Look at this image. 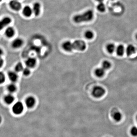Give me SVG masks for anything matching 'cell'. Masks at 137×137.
<instances>
[{
    "label": "cell",
    "instance_id": "obj_1",
    "mask_svg": "<svg viewBox=\"0 0 137 137\" xmlns=\"http://www.w3.org/2000/svg\"><path fill=\"white\" fill-rule=\"evenodd\" d=\"M94 13L92 10H88L83 13L73 16V22L77 24L90 22L94 18Z\"/></svg>",
    "mask_w": 137,
    "mask_h": 137
},
{
    "label": "cell",
    "instance_id": "obj_2",
    "mask_svg": "<svg viewBox=\"0 0 137 137\" xmlns=\"http://www.w3.org/2000/svg\"><path fill=\"white\" fill-rule=\"evenodd\" d=\"M105 90L104 88L100 86H96L93 88L92 95L96 98H100L104 95Z\"/></svg>",
    "mask_w": 137,
    "mask_h": 137
},
{
    "label": "cell",
    "instance_id": "obj_3",
    "mask_svg": "<svg viewBox=\"0 0 137 137\" xmlns=\"http://www.w3.org/2000/svg\"><path fill=\"white\" fill-rule=\"evenodd\" d=\"M73 49L83 51L86 48V43L81 40H77L73 42Z\"/></svg>",
    "mask_w": 137,
    "mask_h": 137
},
{
    "label": "cell",
    "instance_id": "obj_4",
    "mask_svg": "<svg viewBox=\"0 0 137 137\" xmlns=\"http://www.w3.org/2000/svg\"><path fill=\"white\" fill-rule=\"evenodd\" d=\"M10 9L14 11H18L21 9L22 5L19 0H11L9 2Z\"/></svg>",
    "mask_w": 137,
    "mask_h": 137
},
{
    "label": "cell",
    "instance_id": "obj_5",
    "mask_svg": "<svg viewBox=\"0 0 137 137\" xmlns=\"http://www.w3.org/2000/svg\"><path fill=\"white\" fill-rule=\"evenodd\" d=\"M24 106L23 103L20 101H18L15 103L12 108L13 113L16 115L21 114L23 111Z\"/></svg>",
    "mask_w": 137,
    "mask_h": 137
},
{
    "label": "cell",
    "instance_id": "obj_6",
    "mask_svg": "<svg viewBox=\"0 0 137 137\" xmlns=\"http://www.w3.org/2000/svg\"><path fill=\"white\" fill-rule=\"evenodd\" d=\"M12 20L11 18L9 16H5L2 18L0 22V28L2 30L7 27L9 24L11 23Z\"/></svg>",
    "mask_w": 137,
    "mask_h": 137
},
{
    "label": "cell",
    "instance_id": "obj_7",
    "mask_svg": "<svg viewBox=\"0 0 137 137\" xmlns=\"http://www.w3.org/2000/svg\"><path fill=\"white\" fill-rule=\"evenodd\" d=\"M33 14L35 16H38L40 15L41 11V4L39 2H35L33 5Z\"/></svg>",
    "mask_w": 137,
    "mask_h": 137
},
{
    "label": "cell",
    "instance_id": "obj_8",
    "mask_svg": "<svg viewBox=\"0 0 137 137\" xmlns=\"http://www.w3.org/2000/svg\"><path fill=\"white\" fill-rule=\"evenodd\" d=\"M22 13L25 17L27 18H29L33 14L32 7L28 5L25 6L23 7L22 9Z\"/></svg>",
    "mask_w": 137,
    "mask_h": 137
},
{
    "label": "cell",
    "instance_id": "obj_9",
    "mask_svg": "<svg viewBox=\"0 0 137 137\" xmlns=\"http://www.w3.org/2000/svg\"><path fill=\"white\" fill-rule=\"evenodd\" d=\"M35 103V99L33 96H29L26 99V105L28 108H30L33 107Z\"/></svg>",
    "mask_w": 137,
    "mask_h": 137
},
{
    "label": "cell",
    "instance_id": "obj_10",
    "mask_svg": "<svg viewBox=\"0 0 137 137\" xmlns=\"http://www.w3.org/2000/svg\"><path fill=\"white\" fill-rule=\"evenodd\" d=\"M62 47L63 49L67 52H71L73 49V43L69 41L64 42L63 44Z\"/></svg>",
    "mask_w": 137,
    "mask_h": 137
},
{
    "label": "cell",
    "instance_id": "obj_11",
    "mask_svg": "<svg viewBox=\"0 0 137 137\" xmlns=\"http://www.w3.org/2000/svg\"><path fill=\"white\" fill-rule=\"evenodd\" d=\"M23 43V40L20 38L15 39L12 42V46L14 48H18L21 47Z\"/></svg>",
    "mask_w": 137,
    "mask_h": 137
},
{
    "label": "cell",
    "instance_id": "obj_12",
    "mask_svg": "<svg viewBox=\"0 0 137 137\" xmlns=\"http://www.w3.org/2000/svg\"><path fill=\"white\" fill-rule=\"evenodd\" d=\"M5 34L7 38H12L15 34L14 29L13 27H11V26L7 27L5 30Z\"/></svg>",
    "mask_w": 137,
    "mask_h": 137
},
{
    "label": "cell",
    "instance_id": "obj_13",
    "mask_svg": "<svg viewBox=\"0 0 137 137\" xmlns=\"http://www.w3.org/2000/svg\"><path fill=\"white\" fill-rule=\"evenodd\" d=\"M36 59L34 58L30 57L28 58L26 61V65L27 67L33 68L36 65Z\"/></svg>",
    "mask_w": 137,
    "mask_h": 137
},
{
    "label": "cell",
    "instance_id": "obj_14",
    "mask_svg": "<svg viewBox=\"0 0 137 137\" xmlns=\"http://www.w3.org/2000/svg\"><path fill=\"white\" fill-rule=\"evenodd\" d=\"M126 52L127 56H131L135 53L136 52V48L133 45H129L126 48Z\"/></svg>",
    "mask_w": 137,
    "mask_h": 137
},
{
    "label": "cell",
    "instance_id": "obj_15",
    "mask_svg": "<svg viewBox=\"0 0 137 137\" xmlns=\"http://www.w3.org/2000/svg\"><path fill=\"white\" fill-rule=\"evenodd\" d=\"M8 77L12 82H15L18 79V75L16 72L10 71L8 73Z\"/></svg>",
    "mask_w": 137,
    "mask_h": 137
},
{
    "label": "cell",
    "instance_id": "obj_16",
    "mask_svg": "<svg viewBox=\"0 0 137 137\" xmlns=\"http://www.w3.org/2000/svg\"><path fill=\"white\" fill-rule=\"evenodd\" d=\"M105 70L103 67L96 68L95 70V73L96 76L98 77H103L105 73Z\"/></svg>",
    "mask_w": 137,
    "mask_h": 137
},
{
    "label": "cell",
    "instance_id": "obj_17",
    "mask_svg": "<svg viewBox=\"0 0 137 137\" xmlns=\"http://www.w3.org/2000/svg\"><path fill=\"white\" fill-rule=\"evenodd\" d=\"M116 50L117 54L118 56L121 57L122 56L124 53L125 49L123 45H119L117 47Z\"/></svg>",
    "mask_w": 137,
    "mask_h": 137
},
{
    "label": "cell",
    "instance_id": "obj_18",
    "mask_svg": "<svg viewBox=\"0 0 137 137\" xmlns=\"http://www.w3.org/2000/svg\"><path fill=\"white\" fill-rule=\"evenodd\" d=\"M14 97L11 94H8L4 97V101L7 104H11L14 101Z\"/></svg>",
    "mask_w": 137,
    "mask_h": 137
},
{
    "label": "cell",
    "instance_id": "obj_19",
    "mask_svg": "<svg viewBox=\"0 0 137 137\" xmlns=\"http://www.w3.org/2000/svg\"><path fill=\"white\" fill-rule=\"evenodd\" d=\"M113 118L116 122H120L122 120V115L120 112H116L113 114Z\"/></svg>",
    "mask_w": 137,
    "mask_h": 137
},
{
    "label": "cell",
    "instance_id": "obj_20",
    "mask_svg": "<svg viewBox=\"0 0 137 137\" xmlns=\"http://www.w3.org/2000/svg\"><path fill=\"white\" fill-rule=\"evenodd\" d=\"M106 49L109 53L112 54L115 49V45L113 43L108 44L106 46Z\"/></svg>",
    "mask_w": 137,
    "mask_h": 137
},
{
    "label": "cell",
    "instance_id": "obj_21",
    "mask_svg": "<svg viewBox=\"0 0 137 137\" xmlns=\"http://www.w3.org/2000/svg\"><path fill=\"white\" fill-rule=\"evenodd\" d=\"M96 8H97V10L98 11L101 12V13H103V12H104L106 10L105 5L103 2H99V4L97 5Z\"/></svg>",
    "mask_w": 137,
    "mask_h": 137
},
{
    "label": "cell",
    "instance_id": "obj_22",
    "mask_svg": "<svg viewBox=\"0 0 137 137\" xmlns=\"http://www.w3.org/2000/svg\"><path fill=\"white\" fill-rule=\"evenodd\" d=\"M84 36L87 39L90 40L94 38V34L91 30H88L85 32Z\"/></svg>",
    "mask_w": 137,
    "mask_h": 137
},
{
    "label": "cell",
    "instance_id": "obj_23",
    "mask_svg": "<svg viewBox=\"0 0 137 137\" xmlns=\"http://www.w3.org/2000/svg\"><path fill=\"white\" fill-rule=\"evenodd\" d=\"M102 67L105 70H108L110 68L111 66V64L108 60H105L103 61L102 64Z\"/></svg>",
    "mask_w": 137,
    "mask_h": 137
},
{
    "label": "cell",
    "instance_id": "obj_24",
    "mask_svg": "<svg viewBox=\"0 0 137 137\" xmlns=\"http://www.w3.org/2000/svg\"><path fill=\"white\" fill-rule=\"evenodd\" d=\"M23 66L21 63H18L15 67V71L16 72L22 71L24 69Z\"/></svg>",
    "mask_w": 137,
    "mask_h": 137
},
{
    "label": "cell",
    "instance_id": "obj_25",
    "mask_svg": "<svg viewBox=\"0 0 137 137\" xmlns=\"http://www.w3.org/2000/svg\"><path fill=\"white\" fill-rule=\"evenodd\" d=\"M7 89L10 93H14L16 90V87L14 83H11L7 86Z\"/></svg>",
    "mask_w": 137,
    "mask_h": 137
},
{
    "label": "cell",
    "instance_id": "obj_26",
    "mask_svg": "<svg viewBox=\"0 0 137 137\" xmlns=\"http://www.w3.org/2000/svg\"><path fill=\"white\" fill-rule=\"evenodd\" d=\"M130 133L134 137L137 136V127L134 126L130 129Z\"/></svg>",
    "mask_w": 137,
    "mask_h": 137
},
{
    "label": "cell",
    "instance_id": "obj_27",
    "mask_svg": "<svg viewBox=\"0 0 137 137\" xmlns=\"http://www.w3.org/2000/svg\"><path fill=\"white\" fill-rule=\"evenodd\" d=\"M23 74L25 76H28L29 75L30 73V70L29 68L27 67L24 68L23 70L22 71Z\"/></svg>",
    "mask_w": 137,
    "mask_h": 137
},
{
    "label": "cell",
    "instance_id": "obj_28",
    "mask_svg": "<svg viewBox=\"0 0 137 137\" xmlns=\"http://www.w3.org/2000/svg\"><path fill=\"white\" fill-rule=\"evenodd\" d=\"M0 79H1V83H4L5 80V77L4 74L3 72H1L0 73Z\"/></svg>",
    "mask_w": 137,
    "mask_h": 137
},
{
    "label": "cell",
    "instance_id": "obj_29",
    "mask_svg": "<svg viewBox=\"0 0 137 137\" xmlns=\"http://www.w3.org/2000/svg\"><path fill=\"white\" fill-rule=\"evenodd\" d=\"M3 64V61L2 60V59H1V66H2V64Z\"/></svg>",
    "mask_w": 137,
    "mask_h": 137
},
{
    "label": "cell",
    "instance_id": "obj_30",
    "mask_svg": "<svg viewBox=\"0 0 137 137\" xmlns=\"http://www.w3.org/2000/svg\"><path fill=\"white\" fill-rule=\"evenodd\" d=\"M96 1L99 2H103L104 0H96Z\"/></svg>",
    "mask_w": 137,
    "mask_h": 137
},
{
    "label": "cell",
    "instance_id": "obj_31",
    "mask_svg": "<svg viewBox=\"0 0 137 137\" xmlns=\"http://www.w3.org/2000/svg\"><path fill=\"white\" fill-rule=\"evenodd\" d=\"M135 38H136V39L137 40V34L136 35V36H135Z\"/></svg>",
    "mask_w": 137,
    "mask_h": 137
},
{
    "label": "cell",
    "instance_id": "obj_32",
    "mask_svg": "<svg viewBox=\"0 0 137 137\" xmlns=\"http://www.w3.org/2000/svg\"><path fill=\"white\" fill-rule=\"evenodd\" d=\"M136 120H137V115L136 116Z\"/></svg>",
    "mask_w": 137,
    "mask_h": 137
},
{
    "label": "cell",
    "instance_id": "obj_33",
    "mask_svg": "<svg viewBox=\"0 0 137 137\" xmlns=\"http://www.w3.org/2000/svg\"><path fill=\"white\" fill-rule=\"evenodd\" d=\"M19 1H20V0H19Z\"/></svg>",
    "mask_w": 137,
    "mask_h": 137
}]
</instances>
